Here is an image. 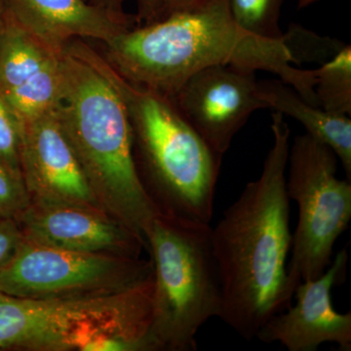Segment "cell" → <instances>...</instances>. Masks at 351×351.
<instances>
[{
	"label": "cell",
	"mask_w": 351,
	"mask_h": 351,
	"mask_svg": "<svg viewBox=\"0 0 351 351\" xmlns=\"http://www.w3.org/2000/svg\"><path fill=\"white\" fill-rule=\"evenodd\" d=\"M274 145L262 173L211 230L221 282L219 319L245 341L292 304L286 261L292 245L286 170L291 131L282 113H272Z\"/></svg>",
	"instance_id": "1"
},
{
	"label": "cell",
	"mask_w": 351,
	"mask_h": 351,
	"mask_svg": "<svg viewBox=\"0 0 351 351\" xmlns=\"http://www.w3.org/2000/svg\"><path fill=\"white\" fill-rule=\"evenodd\" d=\"M104 45L101 54L124 80L169 98L198 71L232 64L274 73L320 108L314 91L316 69L292 66L282 39L243 31L233 20L228 0H203L152 24L135 25Z\"/></svg>",
	"instance_id": "2"
},
{
	"label": "cell",
	"mask_w": 351,
	"mask_h": 351,
	"mask_svg": "<svg viewBox=\"0 0 351 351\" xmlns=\"http://www.w3.org/2000/svg\"><path fill=\"white\" fill-rule=\"evenodd\" d=\"M61 64L57 114L64 135L101 209L145 241L160 213L138 176L130 117L110 64L80 39L64 47Z\"/></svg>",
	"instance_id": "3"
},
{
	"label": "cell",
	"mask_w": 351,
	"mask_h": 351,
	"mask_svg": "<svg viewBox=\"0 0 351 351\" xmlns=\"http://www.w3.org/2000/svg\"><path fill=\"white\" fill-rule=\"evenodd\" d=\"M110 69L130 117L138 176L159 213L210 223L223 156L189 125L172 98Z\"/></svg>",
	"instance_id": "4"
},
{
	"label": "cell",
	"mask_w": 351,
	"mask_h": 351,
	"mask_svg": "<svg viewBox=\"0 0 351 351\" xmlns=\"http://www.w3.org/2000/svg\"><path fill=\"white\" fill-rule=\"evenodd\" d=\"M211 230L210 223L159 214L145 232L154 267L152 350H197L200 328L221 315Z\"/></svg>",
	"instance_id": "5"
},
{
	"label": "cell",
	"mask_w": 351,
	"mask_h": 351,
	"mask_svg": "<svg viewBox=\"0 0 351 351\" xmlns=\"http://www.w3.org/2000/svg\"><path fill=\"white\" fill-rule=\"evenodd\" d=\"M338 156L328 145L306 133L289 147L286 189L298 205L287 267L289 294L302 281L324 274L335 243L351 219V182L337 178Z\"/></svg>",
	"instance_id": "6"
},
{
	"label": "cell",
	"mask_w": 351,
	"mask_h": 351,
	"mask_svg": "<svg viewBox=\"0 0 351 351\" xmlns=\"http://www.w3.org/2000/svg\"><path fill=\"white\" fill-rule=\"evenodd\" d=\"M152 276L136 287L108 294L31 300L0 293V350H71L77 330L113 323L149 332Z\"/></svg>",
	"instance_id": "7"
},
{
	"label": "cell",
	"mask_w": 351,
	"mask_h": 351,
	"mask_svg": "<svg viewBox=\"0 0 351 351\" xmlns=\"http://www.w3.org/2000/svg\"><path fill=\"white\" fill-rule=\"evenodd\" d=\"M152 262L119 254L62 250L24 239L0 272V293L49 300L120 292L152 276Z\"/></svg>",
	"instance_id": "8"
},
{
	"label": "cell",
	"mask_w": 351,
	"mask_h": 351,
	"mask_svg": "<svg viewBox=\"0 0 351 351\" xmlns=\"http://www.w3.org/2000/svg\"><path fill=\"white\" fill-rule=\"evenodd\" d=\"M255 73L232 64L210 66L191 75L172 98L189 125L219 156L252 113L269 108Z\"/></svg>",
	"instance_id": "9"
},
{
	"label": "cell",
	"mask_w": 351,
	"mask_h": 351,
	"mask_svg": "<svg viewBox=\"0 0 351 351\" xmlns=\"http://www.w3.org/2000/svg\"><path fill=\"white\" fill-rule=\"evenodd\" d=\"M20 125L21 172L31 203L104 211L64 135L57 108L20 122Z\"/></svg>",
	"instance_id": "10"
},
{
	"label": "cell",
	"mask_w": 351,
	"mask_h": 351,
	"mask_svg": "<svg viewBox=\"0 0 351 351\" xmlns=\"http://www.w3.org/2000/svg\"><path fill=\"white\" fill-rule=\"evenodd\" d=\"M348 254L339 251L324 274L302 281L295 290V306L270 317L256 338L280 343L289 351H315L325 343L351 350V313H339L332 304V289L346 280Z\"/></svg>",
	"instance_id": "11"
},
{
	"label": "cell",
	"mask_w": 351,
	"mask_h": 351,
	"mask_svg": "<svg viewBox=\"0 0 351 351\" xmlns=\"http://www.w3.org/2000/svg\"><path fill=\"white\" fill-rule=\"evenodd\" d=\"M61 54L44 45L7 13L0 38V93L19 122L57 108L63 89Z\"/></svg>",
	"instance_id": "12"
},
{
	"label": "cell",
	"mask_w": 351,
	"mask_h": 351,
	"mask_svg": "<svg viewBox=\"0 0 351 351\" xmlns=\"http://www.w3.org/2000/svg\"><path fill=\"white\" fill-rule=\"evenodd\" d=\"M15 219L27 241L62 250L113 251L138 258L145 244L107 213L92 208L31 203Z\"/></svg>",
	"instance_id": "13"
},
{
	"label": "cell",
	"mask_w": 351,
	"mask_h": 351,
	"mask_svg": "<svg viewBox=\"0 0 351 351\" xmlns=\"http://www.w3.org/2000/svg\"><path fill=\"white\" fill-rule=\"evenodd\" d=\"M5 4L14 22L58 54L76 39L107 44L137 24L136 17L89 0H5Z\"/></svg>",
	"instance_id": "14"
},
{
	"label": "cell",
	"mask_w": 351,
	"mask_h": 351,
	"mask_svg": "<svg viewBox=\"0 0 351 351\" xmlns=\"http://www.w3.org/2000/svg\"><path fill=\"white\" fill-rule=\"evenodd\" d=\"M258 90L267 107L301 122L308 135L328 145L338 156L348 181L351 182V120L348 115L311 105L294 88L281 80L258 82Z\"/></svg>",
	"instance_id": "15"
},
{
	"label": "cell",
	"mask_w": 351,
	"mask_h": 351,
	"mask_svg": "<svg viewBox=\"0 0 351 351\" xmlns=\"http://www.w3.org/2000/svg\"><path fill=\"white\" fill-rule=\"evenodd\" d=\"M314 91L321 108L326 112L350 117V45H346L336 56L316 69Z\"/></svg>",
	"instance_id": "16"
},
{
	"label": "cell",
	"mask_w": 351,
	"mask_h": 351,
	"mask_svg": "<svg viewBox=\"0 0 351 351\" xmlns=\"http://www.w3.org/2000/svg\"><path fill=\"white\" fill-rule=\"evenodd\" d=\"M285 0H228L233 20L243 31L265 39H282L279 25Z\"/></svg>",
	"instance_id": "17"
},
{
	"label": "cell",
	"mask_w": 351,
	"mask_h": 351,
	"mask_svg": "<svg viewBox=\"0 0 351 351\" xmlns=\"http://www.w3.org/2000/svg\"><path fill=\"white\" fill-rule=\"evenodd\" d=\"M282 41L290 54L292 64L326 63L343 49L346 44L330 38L318 36L302 27L292 24L283 34Z\"/></svg>",
	"instance_id": "18"
},
{
	"label": "cell",
	"mask_w": 351,
	"mask_h": 351,
	"mask_svg": "<svg viewBox=\"0 0 351 351\" xmlns=\"http://www.w3.org/2000/svg\"><path fill=\"white\" fill-rule=\"evenodd\" d=\"M21 125L15 113L0 93V160L22 178L20 162Z\"/></svg>",
	"instance_id": "19"
},
{
	"label": "cell",
	"mask_w": 351,
	"mask_h": 351,
	"mask_svg": "<svg viewBox=\"0 0 351 351\" xmlns=\"http://www.w3.org/2000/svg\"><path fill=\"white\" fill-rule=\"evenodd\" d=\"M31 205V197L22 178L0 160V219L17 218Z\"/></svg>",
	"instance_id": "20"
},
{
	"label": "cell",
	"mask_w": 351,
	"mask_h": 351,
	"mask_svg": "<svg viewBox=\"0 0 351 351\" xmlns=\"http://www.w3.org/2000/svg\"><path fill=\"white\" fill-rule=\"evenodd\" d=\"M24 239L16 219H0V272L15 257Z\"/></svg>",
	"instance_id": "21"
},
{
	"label": "cell",
	"mask_w": 351,
	"mask_h": 351,
	"mask_svg": "<svg viewBox=\"0 0 351 351\" xmlns=\"http://www.w3.org/2000/svg\"><path fill=\"white\" fill-rule=\"evenodd\" d=\"M138 25L152 24L162 17L164 0H137Z\"/></svg>",
	"instance_id": "22"
},
{
	"label": "cell",
	"mask_w": 351,
	"mask_h": 351,
	"mask_svg": "<svg viewBox=\"0 0 351 351\" xmlns=\"http://www.w3.org/2000/svg\"><path fill=\"white\" fill-rule=\"evenodd\" d=\"M202 1L203 0H164L163 12L161 19L167 17L171 14L193 8V7L197 5V4Z\"/></svg>",
	"instance_id": "23"
},
{
	"label": "cell",
	"mask_w": 351,
	"mask_h": 351,
	"mask_svg": "<svg viewBox=\"0 0 351 351\" xmlns=\"http://www.w3.org/2000/svg\"><path fill=\"white\" fill-rule=\"evenodd\" d=\"M95 5L101 7V8L107 9L112 12H124L123 7L127 0H89Z\"/></svg>",
	"instance_id": "24"
},
{
	"label": "cell",
	"mask_w": 351,
	"mask_h": 351,
	"mask_svg": "<svg viewBox=\"0 0 351 351\" xmlns=\"http://www.w3.org/2000/svg\"><path fill=\"white\" fill-rule=\"evenodd\" d=\"M7 23V9L5 0H0V38L3 34Z\"/></svg>",
	"instance_id": "25"
},
{
	"label": "cell",
	"mask_w": 351,
	"mask_h": 351,
	"mask_svg": "<svg viewBox=\"0 0 351 351\" xmlns=\"http://www.w3.org/2000/svg\"><path fill=\"white\" fill-rule=\"evenodd\" d=\"M316 1H318V0H299L298 7H299V9L306 8V7L313 5Z\"/></svg>",
	"instance_id": "26"
}]
</instances>
